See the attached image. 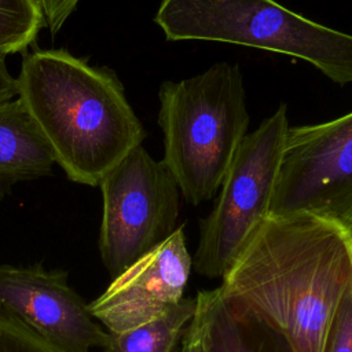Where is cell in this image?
<instances>
[{
	"instance_id": "1",
	"label": "cell",
	"mask_w": 352,
	"mask_h": 352,
	"mask_svg": "<svg viewBox=\"0 0 352 352\" xmlns=\"http://www.w3.org/2000/svg\"><path fill=\"white\" fill-rule=\"evenodd\" d=\"M352 285V231L309 213L270 214L219 289L280 331L296 352H323Z\"/></svg>"
},
{
	"instance_id": "2",
	"label": "cell",
	"mask_w": 352,
	"mask_h": 352,
	"mask_svg": "<svg viewBox=\"0 0 352 352\" xmlns=\"http://www.w3.org/2000/svg\"><path fill=\"white\" fill-rule=\"evenodd\" d=\"M18 98L69 180L99 186L146 138L117 74L66 50L25 54Z\"/></svg>"
},
{
	"instance_id": "3",
	"label": "cell",
	"mask_w": 352,
	"mask_h": 352,
	"mask_svg": "<svg viewBox=\"0 0 352 352\" xmlns=\"http://www.w3.org/2000/svg\"><path fill=\"white\" fill-rule=\"evenodd\" d=\"M158 99L162 162L188 204L209 201L248 135L250 117L239 66L217 62L197 76L164 81Z\"/></svg>"
},
{
	"instance_id": "4",
	"label": "cell",
	"mask_w": 352,
	"mask_h": 352,
	"mask_svg": "<svg viewBox=\"0 0 352 352\" xmlns=\"http://www.w3.org/2000/svg\"><path fill=\"white\" fill-rule=\"evenodd\" d=\"M154 22L169 41H220L283 54L338 85L352 84V34L275 0H161Z\"/></svg>"
},
{
	"instance_id": "5",
	"label": "cell",
	"mask_w": 352,
	"mask_h": 352,
	"mask_svg": "<svg viewBox=\"0 0 352 352\" xmlns=\"http://www.w3.org/2000/svg\"><path fill=\"white\" fill-rule=\"evenodd\" d=\"M285 103L241 142L210 213L201 220L194 270L221 279L270 216L289 131Z\"/></svg>"
},
{
	"instance_id": "6",
	"label": "cell",
	"mask_w": 352,
	"mask_h": 352,
	"mask_svg": "<svg viewBox=\"0 0 352 352\" xmlns=\"http://www.w3.org/2000/svg\"><path fill=\"white\" fill-rule=\"evenodd\" d=\"M100 257L117 276L179 227L180 190L166 165L140 144L100 182Z\"/></svg>"
},
{
	"instance_id": "7",
	"label": "cell",
	"mask_w": 352,
	"mask_h": 352,
	"mask_svg": "<svg viewBox=\"0 0 352 352\" xmlns=\"http://www.w3.org/2000/svg\"><path fill=\"white\" fill-rule=\"evenodd\" d=\"M309 213L352 231V111L289 126L270 214Z\"/></svg>"
},
{
	"instance_id": "8",
	"label": "cell",
	"mask_w": 352,
	"mask_h": 352,
	"mask_svg": "<svg viewBox=\"0 0 352 352\" xmlns=\"http://www.w3.org/2000/svg\"><path fill=\"white\" fill-rule=\"evenodd\" d=\"M0 309L69 352H91L107 341L109 331L60 270L0 265Z\"/></svg>"
},
{
	"instance_id": "9",
	"label": "cell",
	"mask_w": 352,
	"mask_h": 352,
	"mask_svg": "<svg viewBox=\"0 0 352 352\" xmlns=\"http://www.w3.org/2000/svg\"><path fill=\"white\" fill-rule=\"evenodd\" d=\"M192 257L184 227L113 278L107 289L88 304L94 318L110 333L150 322L184 298Z\"/></svg>"
},
{
	"instance_id": "10",
	"label": "cell",
	"mask_w": 352,
	"mask_h": 352,
	"mask_svg": "<svg viewBox=\"0 0 352 352\" xmlns=\"http://www.w3.org/2000/svg\"><path fill=\"white\" fill-rule=\"evenodd\" d=\"M191 320L204 352H296L287 338L221 290H201Z\"/></svg>"
},
{
	"instance_id": "11",
	"label": "cell",
	"mask_w": 352,
	"mask_h": 352,
	"mask_svg": "<svg viewBox=\"0 0 352 352\" xmlns=\"http://www.w3.org/2000/svg\"><path fill=\"white\" fill-rule=\"evenodd\" d=\"M55 155L19 98L0 104V201L19 182L52 173Z\"/></svg>"
},
{
	"instance_id": "12",
	"label": "cell",
	"mask_w": 352,
	"mask_h": 352,
	"mask_svg": "<svg viewBox=\"0 0 352 352\" xmlns=\"http://www.w3.org/2000/svg\"><path fill=\"white\" fill-rule=\"evenodd\" d=\"M197 311V300L183 298L164 315L136 327L110 333L100 352H175Z\"/></svg>"
},
{
	"instance_id": "13",
	"label": "cell",
	"mask_w": 352,
	"mask_h": 352,
	"mask_svg": "<svg viewBox=\"0 0 352 352\" xmlns=\"http://www.w3.org/2000/svg\"><path fill=\"white\" fill-rule=\"evenodd\" d=\"M44 26L38 0H0V58L26 50Z\"/></svg>"
},
{
	"instance_id": "14",
	"label": "cell",
	"mask_w": 352,
	"mask_h": 352,
	"mask_svg": "<svg viewBox=\"0 0 352 352\" xmlns=\"http://www.w3.org/2000/svg\"><path fill=\"white\" fill-rule=\"evenodd\" d=\"M0 352H69L0 309Z\"/></svg>"
},
{
	"instance_id": "15",
	"label": "cell",
	"mask_w": 352,
	"mask_h": 352,
	"mask_svg": "<svg viewBox=\"0 0 352 352\" xmlns=\"http://www.w3.org/2000/svg\"><path fill=\"white\" fill-rule=\"evenodd\" d=\"M323 352H352V285L337 305Z\"/></svg>"
},
{
	"instance_id": "16",
	"label": "cell",
	"mask_w": 352,
	"mask_h": 352,
	"mask_svg": "<svg viewBox=\"0 0 352 352\" xmlns=\"http://www.w3.org/2000/svg\"><path fill=\"white\" fill-rule=\"evenodd\" d=\"M38 3L44 15L45 28H48L51 34H55L76 10L80 0H38Z\"/></svg>"
},
{
	"instance_id": "17",
	"label": "cell",
	"mask_w": 352,
	"mask_h": 352,
	"mask_svg": "<svg viewBox=\"0 0 352 352\" xmlns=\"http://www.w3.org/2000/svg\"><path fill=\"white\" fill-rule=\"evenodd\" d=\"M18 98V80L6 65V58H0V104Z\"/></svg>"
},
{
	"instance_id": "18",
	"label": "cell",
	"mask_w": 352,
	"mask_h": 352,
	"mask_svg": "<svg viewBox=\"0 0 352 352\" xmlns=\"http://www.w3.org/2000/svg\"><path fill=\"white\" fill-rule=\"evenodd\" d=\"M179 352H204L199 336L191 322L184 333V337L182 340V348Z\"/></svg>"
}]
</instances>
